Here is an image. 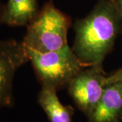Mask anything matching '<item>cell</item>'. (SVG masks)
<instances>
[{
	"mask_svg": "<svg viewBox=\"0 0 122 122\" xmlns=\"http://www.w3.org/2000/svg\"><path fill=\"white\" fill-rule=\"evenodd\" d=\"M122 21L115 0H98L88 15L76 20L72 49L86 66L102 65L113 47Z\"/></svg>",
	"mask_w": 122,
	"mask_h": 122,
	"instance_id": "obj_1",
	"label": "cell"
},
{
	"mask_svg": "<svg viewBox=\"0 0 122 122\" xmlns=\"http://www.w3.org/2000/svg\"><path fill=\"white\" fill-rule=\"evenodd\" d=\"M71 18L55 7L52 0L45 4L26 26L22 43L26 50L39 52L58 50L68 46Z\"/></svg>",
	"mask_w": 122,
	"mask_h": 122,
	"instance_id": "obj_2",
	"label": "cell"
},
{
	"mask_svg": "<svg viewBox=\"0 0 122 122\" xmlns=\"http://www.w3.org/2000/svg\"><path fill=\"white\" fill-rule=\"evenodd\" d=\"M26 52L41 86L52 87L57 91L67 87L72 79L87 67L69 45L48 52H39L32 50H26Z\"/></svg>",
	"mask_w": 122,
	"mask_h": 122,
	"instance_id": "obj_3",
	"label": "cell"
},
{
	"mask_svg": "<svg viewBox=\"0 0 122 122\" xmlns=\"http://www.w3.org/2000/svg\"><path fill=\"white\" fill-rule=\"evenodd\" d=\"M106 77L102 65L91 66L82 70L67 86L70 96L87 117L104 93Z\"/></svg>",
	"mask_w": 122,
	"mask_h": 122,
	"instance_id": "obj_4",
	"label": "cell"
},
{
	"mask_svg": "<svg viewBox=\"0 0 122 122\" xmlns=\"http://www.w3.org/2000/svg\"><path fill=\"white\" fill-rule=\"evenodd\" d=\"M28 61L22 41L0 40V111L12 107L14 76L17 70Z\"/></svg>",
	"mask_w": 122,
	"mask_h": 122,
	"instance_id": "obj_5",
	"label": "cell"
},
{
	"mask_svg": "<svg viewBox=\"0 0 122 122\" xmlns=\"http://www.w3.org/2000/svg\"><path fill=\"white\" fill-rule=\"evenodd\" d=\"M122 119V82L107 85L88 122H119Z\"/></svg>",
	"mask_w": 122,
	"mask_h": 122,
	"instance_id": "obj_6",
	"label": "cell"
},
{
	"mask_svg": "<svg viewBox=\"0 0 122 122\" xmlns=\"http://www.w3.org/2000/svg\"><path fill=\"white\" fill-rule=\"evenodd\" d=\"M52 87L41 86L38 94V103L46 113L49 122H73L74 109L63 105Z\"/></svg>",
	"mask_w": 122,
	"mask_h": 122,
	"instance_id": "obj_7",
	"label": "cell"
},
{
	"mask_svg": "<svg viewBox=\"0 0 122 122\" xmlns=\"http://www.w3.org/2000/svg\"><path fill=\"white\" fill-rule=\"evenodd\" d=\"M37 0H8L5 5L4 24L27 26L38 13Z\"/></svg>",
	"mask_w": 122,
	"mask_h": 122,
	"instance_id": "obj_8",
	"label": "cell"
},
{
	"mask_svg": "<svg viewBox=\"0 0 122 122\" xmlns=\"http://www.w3.org/2000/svg\"><path fill=\"white\" fill-rule=\"evenodd\" d=\"M122 82V67L113 73L109 75L106 77V85H109L111 83Z\"/></svg>",
	"mask_w": 122,
	"mask_h": 122,
	"instance_id": "obj_9",
	"label": "cell"
},
{
	"mask_svg": "<svg viewBox=\"0 0 122 122\" xmlns=\"http://www.w3.org/2000/svg\"><path fill=\"white\" fill-rule=\"evenodd\" d=\"M5 5L0 2V25L4 24V14Z\"/></svg>",
	"mask_w": 122,
	"mask_h": 122,
	"instance_id": "obj_10",
	"label": "cell"
},
{
	"mask_svg": "<svg viewBox=\"0 0 122 122\" xmlns=\"http://www.w3.org/2000/svg\"><path fill=\"white\" fill-rule=\"evenodd\" d=\"M115 3L117 6V8L119 12L122 16V0H115Z\"/></svg>",
	"mask_w": 122,
	"mask_h": 122,
	"instance_id": "obj_11",
	"label": "cell"
}]
</instances>
